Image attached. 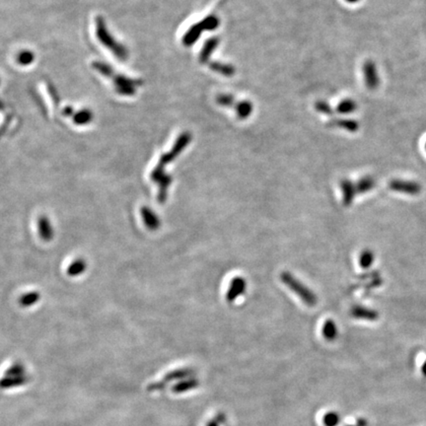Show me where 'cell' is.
<instances>
[{"instance_id":"obj_18","label":"cell","mask_w":426,"mask_h":426,"mask_svg":"<svg viewBox=\"0 0 426 426\" xmlns=\"http://www.w3.org/2000/svg\"><path fill=\"white\" fill-rule=\"evenodd\" d=\"M92 119V115L88 110H82L74 117V122L77 125H85L88 124Z\"/></svg>"},{"instance_id":"obj_21","label":"cell","mask_w":426,"mask_h":426,"mask_svg":"<svg viewBox=\"0 0 426 426\" xmlns=\"http://www.w3.org/2000/svg\"><path fill=\"white\" fill-rule=\"evenodd\" d=\"M18 61L23 65L31 64L34 61V53L31 51H22L18 56Z\"/></svg>"},{"instance_id":"obj_2","label":"cell","mask_w":426,"mask_h":426,"mask_svg":"<svg viewBox=\"0 0 426 426\" xmlns=\"http://www.w3.org/2000/svg\"><path fill=\"white\" fill-rule=\"evenodd\" d=\"M219 21L215 16H208L200 23L194 24L184 36L183 42L186 46H191L196 42L204 30H214L218 27Z\"/></svg>"},{"instance_id":"obj_27","label":"cell","mask_w":426,"mask_h":426,"mask_svg":"<svg viewBox=\"0 0 426 426\" xmlns=\"http://www.w3.org/2000/svg\"><path fill=\"white\" fill-rule=\"evenodd\" d=\"M425 149H426V144H425Z\"/></svg>"},{"instance_id":"obj_12","label":"cell","mask_w":426,"mask_h":426,"mask_svg":"<svg viewBox=\"0 0 426 426\" xmlns=\"http://www.w3.org/2000/svg\"><path fill=\"white\" fill-rule=\"evenodd\" d=\"M355 187L357 190V194L365 193L375 187V180L371 177H364L357 183H355Z\"/></svg>"},{"instance_id":"obj_22","label":"cell","mask_w":426,"mask_h":426,"mask_svg":"<svg viewBox=\"0 0 426 426\" xmlns=\"http://www.w3.org/2000/svg\"><path fill=\"white\" fill-rule=\"evenodd\" d=\"M316 108H317V110H319V111L324 112L325 115H329V116L332 115V110H331V107L327 103H325V102H318L316 104Z\"/></svg>"},{"instance_id":"obj_23","label":"cell","mask_w":426,"mask_h":426,"mask_svg":"<svg viewBox=\"0 0 426 426\" xmlns=\"http://www.w3.org/2000/svg\"><path fill=\"white\" fill-rule=\"evenodd\" d=\"M357 426H367V420L364 418H360L357 420Z\"/></svg>"},{"instance_id":"obj_8","label":"cell","mask_w":426,"mask_h":426,"mask_svg":"<svg viewBox=\"0 0 426 426\" xmlns=\"http://www.w3.org/2000/svg\"><path fill=\"white\" fill-rule=\"evenodd\" d=\"M340 188L343 190V196H344V204L345 205H349L354 200V197L357 195V190L355 184L351 181L344 180L340 183Z\"/></svg>"},{"instance_id":"obj_3","label":"cell","mask_w":426,"mask_h":426,"mask_svg":"<svg viewBox=\"0 0 426 426\" xmlns=\"http://www.w3.org/2000/svg\"><path fill=\"white\" fill-rule=\"evenodd\" d=\"M97 36L99 40L101 41V43L104 44L108 48H110V50L116 54V56L120 58L121 60L126 59V54H127L126 48L115 41V39L107 31L104 20L100 18L97 19Z\"/></svg>"},{"instance_id":"obj_5","label":"cell","mask_w":426,"mask_h":426,"mask_svg":"<svg viewBox=\"0 0 426 426\" xmlns=\"http://www.w3.org/2000/svg\"><path fill=\"white\" fill-rule=\"evenodd\" d=\"M389 188L396 192L410 194V195H416L421 190L420 185L416 182L407 181V180H397V179L390 182Z\"/></svg>"},{"instance_id":"obj_7","label":"cell","mask_w":426,"mask_h":426,"mask_svg":"<svg viewBox=\"0 0 426 426\" xmlns=\"http://www.w3.org/2000/svg\"><path fill=\"white\" fill-rule=\"evenodd\" d=\"M246 288H247L246 280L242 277H235L231 281L230 287L228 288L226 299L228 302H234L236 298L241 296L246 291Z\"/></svg>"},{"instance_id":"obj_10","label":"cell","mask_w":426,"mask_h":426,"mask_svg":"<svg viewBox=\"0 0 426 426\" xmlns=\"http://www.w3.org/2000/svg\"><path fill=\"white\" fill-rule=\"evenodd\" d=\"M218 44H219L218 38H211V39H209L205 43L204 48H203V50L201 52L200 62L202 63H207V61L210 58V54L212 53V51L218 46Z\"/></svg>"},{"instance_id":"obj_25","label":"cell","mask_w":426,"mask_h":426,"mask_svg":"<svg viewBox=\"0 0 426 426\" xmlns=\"http://www.w3.org/2000/svg\"><path fill=\"white\" fill-rule=\"evenodd\" d=\"M347 2H350V3H354V2H357L358 0H347Z\"/></svg>"},{"instance_id":"obj_14","label":"cell","mask_w":426,"mask_h":426,"mask_svg":"<svg viewBox=\"0 0 426 426\" xmlns=\"http://www.w3.org/2000/svg\"><path fill=\"white\" fill-rule=\"evenodd\" d=\"M252 105L249 101H242L236 105V112L240 119H246L252 113Z\"/></svg>"},{"instance_id":"obj_20","label":"cell","mask_w":426,"mask_h":426,"mask_svg":"<svg viewBox=\"0 0 426 426\" xmlns=\"http://www.w3.org/2000/svg\"><path fill=\"white\" fill-rule=\"evenodd\" d=\"M216 100L219 105L224 107H232L234 105V98L232 95L221 94Z\"/></svg>"},{"instance_id":"obj_9","label":"cell","mask_w":426,"mask_h":426,"mask_svg":"<svg viewBox=\"0 0 426 426\" xmlns=\"http://www.w3.org/2000/svg\"><path fill=\"white\" fill-rule=\"evenodd\" d=\"M351 315L356 319H363L368 321H375L378 319V313L375 310L362 306L353 307L351 310Z\"/></svg>"},{"instance_id":"obj_11","label":"cell","mask_w":426,"mask_h":426,"mask_svg":"<svg viewBox=\"0 0 426 426\" xmlns=\"http://www.w3.org/2000/svg\"><path fill=\"white\" fill-rule=\"evenodd\" d=\"M209 67L214 70L215 72H218L224 76H232L235 73V69L232 65L230 64H225V63H209Z\"/></svg>"},{"instance_id":"obj_16","label":"cell","mask_w":426,"mask_h":426,"mask_svg":"<svg viewBox=\"0 0 426 426\" xmlns=\"http://www.w3.org/2000/svg\"><path fill=\"white\" fill-rule=\"evenodd\" d=\"M373 261H374V254L370 251H364L361 252L359 257V264L363 268H368L370 266H372Z\"/></svg>"},{"instance_id":"obj_4","label":"cell","mask_w":426,"mask_h":426,"mask_svg":"<svg viewBox=\"0 0 426 426\" xmlns=\"http://www.w3.org/2000/svg\"><path fill=\"white\" fill-rule=\"evenodd\" d=\"M94 66L100 72H102L103 74L109 75V76H112L115 78L113 79L115 84H116L117 89H118V91L120 93H122V94L131 95L135 92V87H136L135 81L133 82L132 80H129L128 78L120 76V75L119 76H113L112 72H110L111 71V68L110 69V67L108 65H106L105 63L94 64Z\"/></svg>"},{"instance_id":"obj_26","label":"cell","mask_w":426,"mask_h":426,"mask_svg":"<svg viewBox=\"0 0 426 426\" xmlns=\"http://www.w3.org/2000/svg\"><path fill=\"white\" fill-rule=\"evenodd\" d=\"M348 426H357V425H348Z\"/></svg>"},{"instance_id":"obj_24","label":"cell","mask_w":426,"mask_h":426,"mask_svg":"<svg viewBox=\"0 0 426 426\" xmlns=\"http://www.w3.org/2000/svg\"><path fill=\"white\" fill-rule=\"evenodd\" d=\"M421 371H422V374L426 376V361L424 362V364L422 365V368H421Z\"/></svg>"},{"instance_id":"obj_15","label":"cell","mask_w":426,"mask_h":426,"mask_svg":"<svg viewBox=\"0 0 426 426\" xmlns=\"http://www.w3.org/2000/svg\"><path fill=\"white\" fill-rule=\"evenodd\" d=\"M356 109V104L352 100H344L337 105L336 110L342 113H349Z\"/></svg>"},{"instance_id":"obj_6","label":"cell","mask_w":426,"mask_h":426,"mask_svg":"<svg viewBox=\"0 0 426 426\" xmlns=\"http://www.w3.org/2000/svg\"><path fill=\"white\" fill-rule=\"evenodd\" d=\"M365 84L370 90H374L378 87L379 77L376 66L373 62H366L363 66Z\"/></svg>"},{"instance_id":"obj_17","label":"cell","mask_w":426,"mask_h":426,"mask_svg":"<svg viewBox=\"0 0 426 426\" xmlns=\"http://www.w3.org/2000/svg\"><path fill=\"white\" fill-rule=\"evenodd\" d=\"M334 126L345 128L348 131H356L358 129V124L356 122L353 121H347V120H343V121H335L333 123Z\"/></svg>"},{"instance_id":"obj_1","label":"cell","mask_w":426,"mask_h":426,"mask_svg":"<svg viewBox=\"0 0 426 426\" xmlns=\"http://www.w3.org/2000/svg\"><path fill=\"white\" fill-rule=\"evenodd\" d=\"M281 281L283 282L291 291H293L301 300L308 306H315L317 304V296L313 291L305 286L304 284L296 279L291 273L282 272L280 275Z\"/></svg>"},{"instance_id":"obj_19","label":"cell","mask_w":426,"mask_h":426,"mask_svg":"<svg viewBox=\"0 0 426 426\" xmlns=\"http://www.w3.org/2000/svg\"><path fill=\"white\" fill-rule=\"evenodd\" d=\"M339 416L336 412H329L324 416L323 422L326 426H336L339 423Z\"/></svg>"},{"instance_id":"obj_13","label":"cell","mask_w":426,"mask_h":426,"mask_svg":"<svg viewBox=\"0 0 426 426\" xmlns=\"http://www.w3.org/2000/svg\"><path fill=\"white\" fill-rule=\"evenodd\" d=\"M323 335L327 340H333L337 335V329L333 321L328 320L323 326Z\"/></svg>"}]
</instances>
